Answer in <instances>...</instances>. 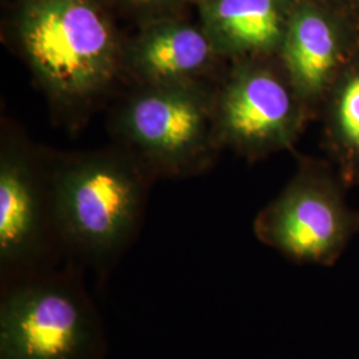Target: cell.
<instances>
[{
    "label": "cell",
    "instance_id": "6da1fadb",
    "mask_svg": "<svg viewBox=\"0 0 359 359\" xmlns=\"http://www.w3.org/2000/svg\"><path fill=\"white\" fill-rule=\"evenodd\" d=\"M13 48L52 111L80 124L123 81L126 41L96 0H20Z\"/></svg>",
    "mask_w": 359,
    "mask_h": 359
},
{
    "label": "cell",
    "instance_id": "7a4b0ae2",
    "mask_svg": "<svg viewBox=\"0 0 359 359\" xmlns=\"http://www.w3.org/2000/svg\"><path fill=\"white\" fill-rule=\"evenodd\" d=\"M56 224L69 264L90 269L103 286L136 240L156 177L116 148L50 154Z\"/></svg>",
    "mask_w": 359,
    "mask_h": 359
},
{
    "label": "cell",
    "instance_id": "3957f363",
    "mask_svg": "<svg viewBox=\"0 0 359 359\" xmlns=\"http://www.w3.org/2000/svg\"><path fill=\"white\" fill-rule=\"evenodd\" d=\"M65 265L0 283V359H104L103 318L84 281Z\"/></svg>",
    "mask_w": 359,
    "mask_h": 359
},
{
    "label": "cell",
    "instance_id": "277c9868",
    "mask_svg": "<svg viewBox=\"0 0 359 359\" xmlns=\"http://www.w3.org/2000/svg\"><path fill=\"white\" fill-rule=\"evenodd\" d=\"M216 83L130 87L111 121L118 145L156 179L204 173L221 152L215 132Z\"/></svg>",
    "mask_w": 359,
    "mask_h": 359
},
{
    "label": "cell",
    "instance_id": "5b68a950",
    "mask_svg": "<svg viewBox=\"0 0 359 359\" xmlns=\"http://www.w3.org/2000/svg\"><path fill=\"white\" fill-rule=\"evenodd\" d=\"M69 265L55 217L50 156L3 121L0 142V283Z\"/></svg>",
    "mask_w": 359,
    "mask_h": 359
},
{
    "label": "cell",
    "instance_id": "8992f818",
    "mask_svg": "<svg viewBox=\"0 0 359 359\" xmlns=\"http://www.w3.org/2000/svg\"><path fill=\"white\" fill-rule=\"evenodd\" d=\"M310 112L278 56L231 62L216 83L215 132L218 147L248 160L290 148Z\"/></svg>",
    "mask_w": 359,
    "mask_h": 359
},
{
    "label": "cell",
    "instance_id": "52a82bcc",
    "mask_svg": "<svg viewBox=\"0 0 359 359\" xmlns=\"http://www.w3.org/2000/svg\"><path fill=\"white\" fill-rule=\"evenodd\" d=\"M257 238L297 264L330 266L359 231V212L321 168L304 165L257 215Z\"/></svg>",
    "mask_w": 359,
    "mask_h": 359
},
{
    "label": "cell",
    "instance_id": "ba28073f",
    "mask_svg": "<svg viewBox=\"0 0 359 359\" xmlns=\"http://www.w3.org/2000/svg\"><path fill=\"white\" fill-rule=\"evenodd\" d=\"M228 65L203 26L164 18L126 41L123 81L130 87L217 81Z\"/></svg>",
    "mask_w": 359,
    "mask_h": 359
},
{
    "label": "cell",
    "instance_id": "9c48e42d",
    "mask_svg": "<svg viewBox=\"0 0 359 359\" xmlns=\"http://www.w3.org/2000/svg\"><path fill=\"white\" fill-rule=\"evenodd\" d=\"M354 55L326 13L305 1L295 6L278 59L311 112Z\"/></svg>",
    "mask_w": 359,
    "mask_h": 359
},
{
    "label": "cell",
    "instance_id": "30bf717a",
    "mask_svg": "<svg viewBox=\"0 0 359 359\" xmlns=\"http://www.w3.org/2000/svg\"><path fill=\"white\" fill-rule=\"evenodd\" d=\"M203 28L228 63L278 56L295 6L289 0H200Z\"/></svg>",
    "mask_w": 359,
    "mask_h": 359
},
{
    "label": "cell",
    "instance_id": "8fae6325",
    "mask_svg": "<svg viewBox=\"0 0 359 359\" xmlns=\"http://www.w3.org/2000/svg\"><path fill=\"white\" fill-rule=\"evenodd\" d=\"M325 105L326 136L347 181H359V55L335 79Z\"/></svg>",
    "mask_w": 359,
    "mask_h": 359
},
{
    "label": "cell",
    "instance_id": "7c38bea8",
    "mask_svg": "<svg viewBox=\"0 0 359 359\" xmlns=\"http://www.w3.org/2000/svg\"><path fill=\"white\" fill-rule=\"evenodd\" d=\"M127 1L130 7L147 11V13H165L173 11L175 8H177L181 3V0H124ZM168 18H172L167 15ZM156 20H158V18L156 16Z\"/></svg>",
    "mask_w": 359,
    "mask_h": 359
},
{
    "label": "cell",
    "instance_id": "4fadbf2b",
    "mask_svg": "<svg viewBox=\"0 0 359 359\" xmlns=\"http://www.w3.org/2000/svg\"><path fill=\"white\" fill-rule=\"evenodd\" d=\"M198 1H200V0H198Z\"/></svg>",
    "mask_w": 359,
    "mask_h": 359
}]
</instances>
